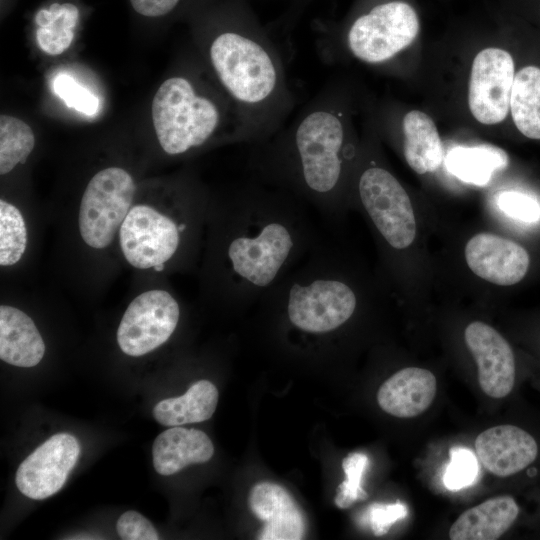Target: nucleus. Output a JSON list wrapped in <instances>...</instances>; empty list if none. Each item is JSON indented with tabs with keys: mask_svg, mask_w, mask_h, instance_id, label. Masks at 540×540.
<instances>
[{
	"mask_svg": "<svg viewBox=\"0 0 540 540\" xmlns=\"http://www.w3.org/2000/svg\"><path fill=\"white\" fill-rule=\"evenodd\" d=\"M218 398L216 386L208 380H200L184 395L158 402L153 416L160 424L171 427L203 422L212 417Z\"/></svg>",
	"mask_w": 540,
	"mask_h": 540,
	"instance_id": "nucleus-21",
	"label": "nucleus"
},
{
	"mask_svg": "<svg viewBox=\"0 0 540 540\" xmlns=\"http://www.w3.org/2000/svg\"><path fill=\"white\" fill-rule=\"evenodd\" d=\"M446 168L461 181L476 186L487 185L492 176L509 163L507 153L495 146L455 147L445 158Z\"/></svg>",
	"mask_w": 540,
	"mask_h": 540,
	"instance_id": "nucleus-22",
	"label": "nucleus"
},
{
	"mask_svg": "<svg viewBox=\"0 0 540 540\" xmlns=\"http://www.w3.org/2000/svg\"><path fill=\"white\" fill-rule=\"evenodd\" d=\"M449 454L450 462L443 476L445 486L450 490H459L473 484L479 471L474 454L463 447H453Z\"/></svg>",
	"mask_w": 540,
	"mask_h": 540,
	"instance_id": "nucleus-29",
	"label": "nucleus"
},
{
	"mask_svg": "<svg viewBox=\"0 0 540 540\" xmlns=\"http://www.w3.org/2000/svg\"><path fill=\"white\" fill-rule=\"evenodd\" d=\"M475 449L483 467L498 477L522 471L538 454L536 440L525 430L510 424L481 432L475 440Z\"/></svg>",
	"mask_w": 540,
	"mask_h": 540,
	"instance_id": "nucleus-14",
	"label": "nucleus"
},
{
	"mask_svg": "<svg viewBox=\"0 0 540 540\" xmlns=\"http://www.w3.org/2000/svg\"><path fill=\"white\" fill-rule=\"evenodd\" d=\"M133 9L146 17H160L170 13L180 0H129Z\"/></svg>",
	"mask_w": 540,
	"mask_h": 540,
	"instance_id": "nucleus-33",
	"label": "nucleus"
},
{
	"mask_svg": "<svg viewBox=\"0 0 540 540\" xmlns=\"http://www.w3.org/2000/svg\"><path fill=\"white\" fill-rule=\"evenodd\" d=\"M437 392L435 375L424 368L406 367L378 389L377 402L386 413L399 418H413L426 411Z\"/></svg>",
	"mask_w": 540,
	"mask_h": 540,
	"instance_id": "nucleus-16",
	"label": "nucleus"
},
{
	"mask_svg": "<svg viewBox=\"0 0 540 540\" xmlns=\"http://www.w3.org/2000/svg\"><path fill=\"white\" fill-rule=\"evenodd\" d=\"M510 112L518 131L529 139L540 140V68L528 65L516 72Z\"/></svg>",
	"mask_w": 540,
	"mask_h": 540,
	"instance_id": "nucleus-23",
	"label": "nucleus"
},
{
	"mask_svg": "<svg viewBox=\"0 0 540 540\" xmlns=\"http://www.w3.org/2000/svg\"><path fill=\"white\" fill-rule=\"evenodd\" d=\"M419 30L415 9L407 2L392 0L358 15L343 31L323 33L315 45L326 64L352 58L382 67L393 63L413 43Z\"/></svg>",
	"mask_w": 540,
	"mask_h": 540,
	"instance_id": "nucleus-6",
	"label": "nucleus"
},
{
	"mask_svg": "<svg viewBox=\"0 0 540 540\" xmlns=\"http://www.w3.org/2000/svg\"><path fill=\"white\" fill-rule=\"evenodd\" d=\"M497 205L507 216L521 222L534 223L540 219V204L535 198L522 192H501Z\"/></svg>",
	"mask_w": 540,
	"mask_h": 540,
	"instance_id": "nucleus-30",
	"label": "nucleus"
},
{
	"mask_svg": "<svg viewBox=\"0 0 540 540\" xmlns=\"http://www.w3.org/2000/svg\"><path fill=\"white\" fill-rule=\"evenodd\" d=\"M198 73L166 79L152 101V121L162 150L185 156L215 142H243L238 114L220 86Z\"/></svg>",
	"mask_w": 540,
	"mask_h": 540,
	"instance_id": "nucleus-4",
	"label": "nucleus"
},
{
	"mask_svg": "<svg viewBox=\"0 0 540 540\" xmlns=\"http://www.w3.org/2000/svg\"><path fill=\"white\" fill-rule=\"evenodd\" d=\"M369 464L367 455L350 453L342 461L345 479L339 484L334 502L340 509H347L356 501L365 500L367 493L362 488V477Z\"/></svg>",
	"mask_w": 540,
	"mask_h": 540,
	"instance_id": "nucleus-27",
	"label": "nucleus"
},
{
	"mask_svg": "<svg viewBox=\"0 0 540 540\" xmlns=\"http://www.w3.org/2000/svg\"><path fill=\"white\" fill-rule=\"evenodd\" d=\"M116 530L124 540H157L158 533L152 523L137 511L124 512L118 519Z\"/></svg>",
	"mask_w": 540,
	"mask_h": 540,
	"instance_id": "nucleus-31",
	"label": "nucleus"
},
{
	"mask_svg": "<svg viewBox=\"0 0 540 540\" xmlns=\"http://www.w3.org/2000/svg\"><path fill=\"white\" fill-rule=\"evenodd\" d=\"M77 20L78 9L70 3H55L49 9L40 10L35 16L38 46L49 55L63 53L74 39Z\"/></svg>",
	"mask_w": 540,
	"mask_h": 540,
	"instance_id": "nucleus-24",
	"label": "nucleus"
},
{
	"mask_svg": "<svg viewBox=\"0 0 540 540\" xmlns=\"http://www.w3.org/2000/svg\"><path fill=\"white\" fill-rule=\"evenodd\" d=\"M213 454L214 446L207 434L181 426H173L160 433L152 447L154 468L165 476L193 463H205Z\"/></svg>",
	"mask_w": 540,
	"mask_h": 540,
	"instance_id": "nucleus-17",
	"label": "nucleus"
},
{
	"mask_svg": "<svg viewBox=\"0 0 540 540\" xmlns=\"http://www.w3.org/2000/svg\"><path fill=\"white\" fill-rule=\"evenodd\" d=\"M136 184L131 174L120 167L98 171L88 182L81 198L78 228L90 248L109 247L132 207Z\"/></svg>",
	"mask_w": 540,
	"mask_h": 540,
	"instance_id": "nucleus-8",
	"label": "nucleus"
},
{
	"mask_svg": "<svg viewBox=\"0 0 540 540\" xmlns=\"http://www.w3.org/2000/svg\"><path fill=\"white\" fill-rule=\"evenodd\" d=\"M369 523L376 536L388 532L391 525L407 516V507L396 502L394 504H373L368 509Z\"/></svg>",
	"mask_w": 540,
	"mask_h": 540,
	"instance_id": "nucleus-32",
	"label": "nucleus"
},
{
	"mask_svg": "<svg viewBox=\"0 0 540 540\" xmlns=\"http://www.w3.org/2000/svg\"><path fill=\"white\" fill-rule=\"evenodd\" d=\"M210 215L206 287L232 307L259 301L321 242L307 206L251 177Z\"/></svg>",
	"mask_w": 540,
	"mask_h": 540,
	"instance_id": "nucleus-1",
	"label": "nucleus"
},
{
	"mask_svg": "<svg viewBox=\"0 0 540 540\" xmlns=\"http://www.w3.org/2000/svg\"><path fill=\"white\" fill-rule=\"evenodd\" d=\"M79 455L80 446L73 435H53L19 465L15 477L17 488L35 500L54 495L65 484Z\"/></svg>",
	"mask_w": 540,
	"mask_h": 540,
	"instance_id": "nucleus-11",
	"label": "nucleus"
},
{
	"mask_svg": "<svg viewBox=\"0 0 540 540\" xmlns=\"http://www.w3.org/2000/svg\"><path fill=\"white\" fill-rule=\"evenodd\" d=\"M354 108L348 84L326 83L290 124L250 145L249 177L293 196L326 222L336 218L360 153Z\"/></svg>",
	"mask_w": 540,
	"mask_h": 540,
	"instance_id": "nucleus-2",
	"label": "nucleus"
},
{
	"mask_svg": "<svg viewBox=\"0 0 540 540\" xmlns=\"http://www.w3.org/2000/svg\"><path fill=\"white\" fill-rule=\"evenodd\" d=\"M205 53L212 76L238 114L244 143L257 144L275 134L296 105L276 44L244 22L212 35Z\"/></svg>",
	"mask_w": 540,
	"mask_h": 540,
	"instance_id": "nucleus-3",
	"label": "nucleus"
},
{
	"mask_svg": "<svg viewBox=\"0 0 540 540\" xmlns=\"http://www.w3.org/2000/svg\"><path fill=\"white\" fill-rule=\"evenodd\" d=\"M512 55L499 47H486L473 58L467 101L473 118L483 125L506 119L515 77Z\"/></svg>",
	"mask_w": 540,
	"mask_h": 540,
	"instance_id": "nucleus-10",
	"label": "nucleus"
},
{
	"mask_svg": "<svg viewBox=\"0 0 540 540\" xmlns=\"http://www.w3.org/2000/svg\"><path fill=\"white\" fill-rule=\"evenodd\" d=\"M464 253L474 274L502 286L521 281L530 263L528 252L520 244L491 233L474 235Z\"/></svg>",
	"mask_w": 540,
	"mask_h": 540,
	"instance_id": "nucleus-13",
	"label": "nucleus"
},
{
	"mask_svg": "<svg viewBox=\"0 0 540 540\" xmlns=\"http://www.w3.org/2000/svg\"><path fill=\"white\" fill-rule=\"evenodd\" d=\"M206 211L199 188L170 210L149 204L132 206L118 232L125 260L137 269L162 271L170 261L191 257Z\"/></svg>",
	"mask_w": 540,
	"mask_h": 540,
	"instance_id": "nucleus-5",
	"label": "nucleus"
},
{
	"mask_svg": "<svg viewBox=\"0 0 540 540\" xmlns=\"http://www.w3.org/2000/svg\"><path fill=\"white\" fill-rule=\"evenodd\" d=\"M351 191L391 249L403 250L412 244L416 221L409 195L399 180L368 152L363 156L359 153Z\"/></svg>",
	"mask_w": 540,
	"mask_h": 540,
	"instance_id": "nucleus-7",
	"label": "nucleus"
},
{
	"mask_svg": "<svg viewBox=\"0 0 540 540\" xmlns=\"http://www.w3.org/2000/svg\"><path fill=\"white\" fill-rule=\"evenodd\" d=\"M27 247V228L21 211L12 203L0 200V265L19 262Z\"/></svg>",
	"mask_w": 540,
	"mask_h": 540,
	"instance_id": "nucleus-26",
	"label": "nucleus"
},
{
	"mask_svg": "<svg viewBox=\"0 0 540 540\" xmlns=\"http://www.w3.org/2000/svg\"><path fill=\"white\" fill-rule=\"evenodd\" d=\"M45 344L33 320L22 310L0 306V358L18 367L36 366L43 358Z\"/></svg>",
	"mask_w": 540,
	"mask_h": 540,
	"instance_id": "nucleus-19",
	"label": "nucleus"
},
{
	"mask_svg": "<svg viewBox=\"0 0 540 540\" xmlns=\"http://www.w3.org/2000/svg\"><path fill=\"white\" fill-rule=\"evenodd\" d=\"M464 339L477 364L481 390L491 398L506 397L514 387L516 376L510 344L497 330L481 321L466 327Z\"/></svg>",
	"mask_w": 540,
	"mask_h": 540,
	"instance_id": "nucleus-12",
	"label": "nucleus"
},
{
	"mask_svg": "<svg viewBox=\"0 0 540 540\" xmlns=\"http://www.w3.org/2000/svg\"><path fill=\"white\" fill-rule=\"evenodd\" d=\"M52 87L54 93L69 108L87 116H94L98 112L100 106L98 97L71 75L58 74L53 79Z\"/></svg>",
	"mask_w": 540,
	"mask_h": 540,
	"instance_id": "nucleus-28",
	"label": "nucleus"
},
{
	"mask_svg": "<svg viewBox=\"0 0 540 540\" xmlns=\"http://www.w3.org/2000/svg\"><path fill=\"white\" fill-rule=\"evenodd\" d=\"M402 151L408 166L417 174L436 171L444 159L442 141L434 120L413 109L400 121Z\"/></svg>",
	"mask_w": 540,
	"mask_h": 540,
	"instance_id": "nucleus-20",
	"label": "nucleus"
},
{
	"mask_svg": "<svg viewBox=\"0 0 540 540\" xmlns=\"http://www.w3.org/2000/svg\"><path fill=\"white\" fill-rule=\"evenodd\" d=\"M519 514L509 495L490 498L460 514L449 530L451 540H496L508 531Z\"/></svg>",
	"mask_w": 540,
	"mask_h": 540,
	"instance_id": "nucleus-18",
	"label": "nucleus"
},
{
	"mask_svg": "<svg viewBox=\"0 0 540 540\" xmlns=\"http://www.w3.org/2000/svg\"><path fill=\"white\" fill-rule=\"evenodd\" d=\"M35 146V135L23 120L2 114L0 117V174L24 163Z\"/></svg>",
	"mask_w": 540,
	"mask_h": 540,
	"instance_id": "nucleus-25",
	"label": "nucleus"
},
{
	"mask_svg": "<svg viewBox=\"0 0 540 540\" xmlns=\"http://www.w3.org/2000/svg\"><path fill=\"white\" fill-rule=\"evenodd\" d=\"M248 502L253 514L264 523L257 539H303V513L285 488L272 482L257 483L250 490Z\"/></svg>",
	"mask_w": 540,
	"mask_h": 540,
	"instance_id": "nucleus-15",
	"label": "nucleus"
},
{
	"mask_svg": "<svg viewBox=\"0 0 540 540\" xmlns=\"http://www.w3.org/2000/svg\"><path fill=\"white\" fill-rule=\"evenodd\" d=\"M180 304L164 289L136 296L125 310L117 329V343L126 355H145L164 344L176 330Z\"/></svg>",
	"mask_w": 540,
	"mask_h": 540,
	"instance_id": "nucleus-9",
	"label": "nucleus"
}]
</instances>
